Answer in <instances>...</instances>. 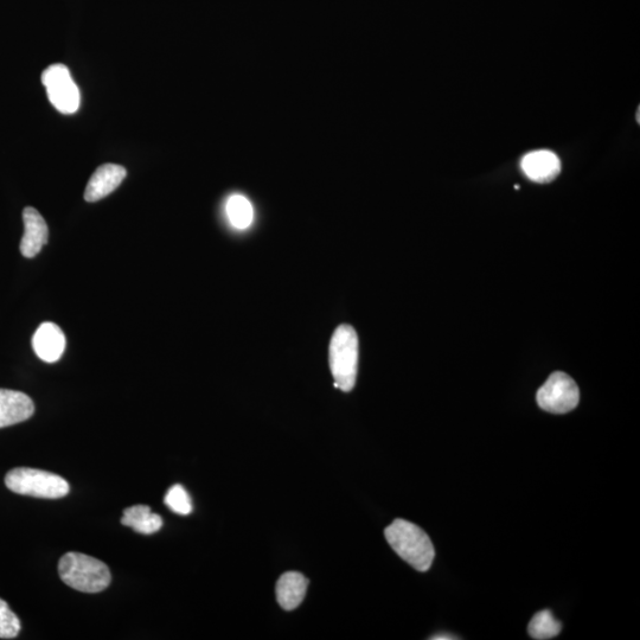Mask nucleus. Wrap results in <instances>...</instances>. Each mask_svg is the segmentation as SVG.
<instances>
[{"label": "nucleus", "mask_w": 640, "mask_h": 640, "mask_svg": "<svg viewBox=\"0 0 640 640\" xmlns=\"http://www.w3.org/2000/svg\"><path fill=\"white\" fill-rule=\"evenodd\" d=\"M384 535L394 552L416 571L427 572L431 568L435 550L430 536L420 527L405 520H395Z\"/></svg>", "instance_id": "obj_1"}, {"label": "nucleus", "mask_w": 640, "mask_h": 640, "mask_svg": "<svg viewBox=\"0 0 640 640\" xmlns=\"http://www.w3.org/2000/svg\"><path fill=\"white\" fill-rule=\"evenodd\" d=\"M62 581L82 593H100L111 585L110 568L104 562L81 553H67L59 563Z\"/></svg>", "instance_id": "obj_2"}, {"label": "nucleus", "mask_w": 640, "mask_h": 640, "mask_svg": "<svg viewBox=\"0 0 640 640\" xmlns=\"http://www.w3.org/2000/svg\"><path fill=\"white\" fill-rule=\"evenodd\" d=\"M329 362L335 387L351 392L355 387L358 369V337L350 325H341L332 336Z\"/></svg>", "instance_id": "obj_3"}, {"label": "nucleus", "mask_w": 640, "mask_h": 640, "mask_svg": "<svg viewBox=\"0 0 640 640\" xmlns=\"http://www.w3.org/2000/svg\"><path fill=\"white\" fill-rule=\"evenodd\" d=\"M5 484L15 494L44 499H59L69 494V484L55 473L18 467L5 477Z\"/></svg>", "instance_id": "obj_4"}, {"label": "nucleus", "mask_w": 640, "mask_h": 640, "mask_svg": "<svg viewBox=\"0 0 640 640\" xmlns=\"http://www.w3.org/2000/svg\"><path fill=\"white\" fill-rule=\"evenodd\" d=\"M43 86L47 89L50 104L62 114H73L79 110L81 96L69 69L63 64H53L42 74Z\"/></svg>", "instance_id": "obj_5"}, {"label": "nucleus", "mask_w": 640, "mask_h": 640, "mask_svg": "<svg viewBox=\"0 0 640 640\" xmlns=\"http://www.w3.org/2000/svg\"><path fill=\"white\" fill-rule=\"evenodd\" d=\"M580 392L575 381L565 373H554L537 392V403L548 413L566 414L579 405Z\"/></svg>", "instance_id": "obj_6"}, {"label": "nucleus", "mask_w": 640, "mask_h": 640, "mask_svg": "<svg viewBox=\"0 0 640 640\" xmlns=\"http://www.w3.org/2000/svg\"><path fill=\"white\" fill-rule=\"evenodd\" d=\"M35 413L34 401L17 390L0 389V428L21 424Z\"/></svg>", "instance_id": "obj_7"}, {"label": "nucleus", "mask_w": 640, "mask_h": 640, "mask_svg": "<svg viewBox=\"0 0 640 640\" xmlns=\"http://www.w3.org/2000/svg\"><path fill=\"white\" fill-rule=\"evenodd\" d=\"M127 171L124 166L117 164H105L99 166L87 184L85 200L94 203L111 195L120 187L126 178Z\"/></svg>", "instance_id": "obj_8"}, {"label": "nucleus", "mask_w": 640, "mask_h": 640, "mask_svg": "<svg viewBox=\"0 0 640 640\" xmlns=\"http://www.w3.org/2000/svg\"><path fill=\"white\" fill-rule=\"evenodd\" d=\"M24 235L21 241V253L31 259L42 251L49 239V229L46 220L35 208H25L23 211Z\"/></svg>", "instance_id": "obj_9"}, {"label": "nucleus", "mask_w": 640, "mask_h": 640, "mask_svg": "<svg viewBox=\"0 0 640 640\" xmlns=\"http://www.w3.org/2000/svg\"><path fill=\"white\" fill-rule=\"evenodd\" d=\"M522 170L531 181L540 184L553 182L561 172V162L554 152L540 150L528 153L522 159Z\"/></svg>", "instance_id": "obj_10"}, {"label": "nucleus", "mask_w": 640, "mask_h": 640, "mask_svg": "<svg viewBox=\"0 0 640 640\" xmlns=\"http://www.w3.org/2000/svg\"><path fill=\"white\" fill-rule=\"evenodd\" d=\"M32 347L42 361L55 363L60 360L66 349V336L60 326L54 323H43L32 337Z\"/></svg>", "instance_id": "obj_11"}, {"label": "nucleus", "mask_w": 640, "mask_h": 640, "mask_svg": "<svg viewBox=\"0 0 640 640\" xmlns=\"http://www.w3.org/2000/svg\"><path fill=\"white\" fill-rule=\"evenodd\" d=\"M309 580L298 572H288L280 576L277 584V599L286 611L296 610L303 603Z\"/></svg>", "instance_id": "obj_12"}, {"label": "nucleus", "mask_w": 640, "mask_h": 640, "mask_svg": "<svg viewBox=\"0 0 640 640\" xmlns=\"http://www.w3.org/2000/svg\"><path fill=\"white\" fill-rule=\"evenodd\" d=\"M121 523L144 535L155 534L163 527L162 517L153 514L147 505H134V507L126 509Z\"/></svg>", "instance_id": "obj_13"}, {"label": "nucleus", "mask_w": 640, "mask_h": 640, "mask_svg": "<svg viewBox=\"0 0 640 640\" xmlns=\"http://www.w3.org/2000/svg\"><path fill=\"white\" fill-rule=\"evenodd\" d=\"M226 211L230 223H232L236 229H247L253 223V206L245 196L233 195L230 197L227 202Z\"/></svg>", "instance_id": "obj_14"}, {"label": "nucleus", "mask_w": 640, "mask_h": 640, "mask_svg": "<svg viewBox=\"0 0 640 640\" xmlns=\"http://www.w3.org/2000/svg\"><path fill=\"white\" fill-rule=\"evenodd\" d=\"M562 625L549 610L536 613L528 627L531 638L536 640H548L560 635Z\"/></svg>", "instance_id": "obj_15"}, {"label": "nucleus", "mask_w": 640, "mask_h": 640, "mask_svg": "<svg viewBox=\"0 0 640 640\" xmlns=\"http://www.w3.org/2000/svg\"><path fill=\"white\" fill-rule=\"evenodd\" d=\"M166 507L178 515H189L192 511L191 498L182 485L176 484L170 488L164 499Z\"/></svg>", "instance_id": "obj_16"}, {"label": "nucleus", "mask_w": 640, "mask_h": 640, "mask_svg": "<svg viewBox=\"0 0 640 640\" xmlns=\"http://www.w3.org/2000/svg\"><path fill=\"white\" fill-rule=\"evenodd\" d=\"M21 627V622L16 614L10 610L4 600L0 599V638H16L21 632Z\"/></svg>", "instance_id": "obj_17"}, {"label": "nucleus", "mask_w": 640, "mask_h": 640, "mask_svg": "<svg viewBox=\"0 0 640 640\" xmlns=\"http://www.w3.org/2000/svg\"><path fill=\"white\" fill-rule=\"evenodd\" d=\"M432 639H435V640H441V639L448 640V639H457V637H448V635H440V636H435Z\"/></svg>", "instance_id": "obj_18"}, {"label": "nucleus", "mask_w": 640, "mask_h": 640, "mask_svg": "<svg viewBox=\"0 0 640 640\" xmlns=\"http://www.w3.org/2000/svg\"><path fill=\"white\" fill-rule=\"evenodd\" d=\"M639 113H640V108H638V111H637V123H639V121H640L639 120Z\"/></svg>", "instance_id": "obj_19"}]
</instances>
